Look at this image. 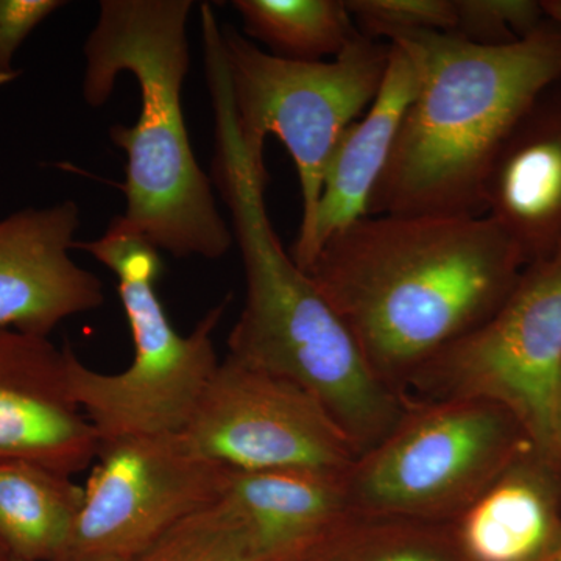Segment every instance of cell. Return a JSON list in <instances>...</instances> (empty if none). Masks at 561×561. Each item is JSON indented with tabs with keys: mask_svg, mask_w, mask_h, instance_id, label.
Returning <instances> with one entry per match:
<instances>
[{
	"mask_svg": "<svg viewBox=\"0 0 561 561\" xmlns=\"http://www.w3.org/2000/svg\"><path fill=\"white\" fill-rule=\"evenodd\" d=\"M526 265L485 214H378L328 239L305 272L405 397L427 362L501 308Z\"/></svg>",
	"mask_w": 561,
	"mask_h": 561,
	"instance_id": "6da1fadb",
	"label": "cell"
},
{
	"mask_svg": "<svg viewBox=\"0 0 561 561\" xmlns=\"http://www.w3.org/2000/svg\"><path fill=\"white\" fill-rule=\"evenodd\" d=\"M389 43L412 58L419 88L368 216H483L491 165L531 106L561 80L560 25L548 20L507 46L440 32L401 33Z\"/></svg>",
	"mask_w": 561,
	"mask_h": 561,
	"instance_id": "7a4b0ae2",
	"label": "cell"
},
{
	"mask_svg": "<svg viewBox=\"0 0 561 561\" xmlns=\"http://www.w3.org/2000/svg\"><path fill=\"white\" fill-rule=\"evenodd\" d=\"M192 0H102L84 41L83 99L101 108L121 73L140 92L133 127L110 138L127 154L124 217L158 250L175 257L220 260L234 238L221 217L213 181L203 172L184 119L181 92L190 72Z\"/></svg>",
	"mask_w": 561,
	"mask_h": 561,
	"instance_id": "3957f363",
	"label": "cell"
},
{
	"mask_svg": "<svg viewBox=\"0 0 561 561\" xmlns=\"http://www.w3.org/2000/svg\"><path fill=\"white\" fill-rule=\"evenodd\" d=\"M213 172L245 273L228 356L316 398L360 456L390 434L411 402L376 376L345 321L280 245L265 206L268 175L241 144L217 147Z\"/></svg>",
	"mask_w": 561,
	"mask_h": 561,
	"instance_id": "277c9868",
	"label": "cell"
},
{
	"mask_svg": "<svg viewBox=\"0 0 561 561\" xmlns=\"http://www.w3.org/2000/svg\"><path fill=\"white\" fill-rule=\"evenodd\" d=\"M117 276V291L130 324L131 364L121 373L92 370L68 351L73 398L103 443L136 435L180 432L219 367L214 332L228 300L210 309L190 335L173 328L157 294L160 250L125 220L114 217L95 241H77Z\"/></svg>",
	"mask_w": 561,
	"mask_h": 561,
	"instance_id": "5b68a950",
	"label": "cell"
},
{
	"mask_svg": "<svg viewBox=\"0 0 561 561\" xmlns=\"http://www.w3.org/2000/svg\"><path fill=\"white\" fill-rule=\"evenodd\" d=\"M221 51L251 161L265 169V140L276 136L297 168L301 224L291 251L300 250L311 234L332 151L381 90L390 44L360 35L332 61H294L261 50L225 25Z\"/></svg>",
	"mask_w": 561,
	"mask_h": 561,
	"instance_id": "8992f818",
	"label": "cell"
},
{
	"mask_svg": "<svg viewBox=\"0 0 561 561\" xmlns=\"http://www.w3.org/2000/svg\"><path fill=\"white\" fill-rule=\"evenodd\" d=\"M531 446L519 420L494 402L411 400L390 434L343 476L348 511L453 523Z\"/></svg>",
	"mask_w": 561,
	"mask_h": 561,
	"instance_id": "52a82bcc",
	"label": "cell"
},
{
	"mask_svg": "<svg viewBox=\"0 0 561 561\" xmlns=\"http://www.w3.org/2000/svg\"><path fill=\"white\" fill-rule=\"evenodd\" d=\"M560 386L561 245L526 265L501 308L427 362L409 382L405 397L500 404L519 420L535 448L553 461Z\"/></svg>",
	"mask_w": 561,
	"mask_h": 561,
	"instance_id": "ba28073f",
	"label": "cell"
},
{
	"mask_svg": "<svg viewBox=\"0 0 561 561\" xmlns=\"http://www.w3.org/2000/svg\"><path fill=\"white\" fill-rule=\"evenodd\" d=\"M65 561L131 560L216 504L231 468L192 451L180 432L103 443Z\"/></svg>",
	"mask_w": 561,
	"mask_h": 561,
	"instance_id": "9c48e42d",
	"label": "cell"
},
{
	"mask_svg": "<svg viewBox=\"0 0 561 561\" xmlns=\"http://www.w3.org/2000/svg\"><path fill=\"white\" fill-rule=\"evenodd\" d=\"M180 434L192 451L236 471L345 474L359 457L316 398L231 356L220 362Z\"/></svg>",
	"mask_w": 561,
	"mask_h": 561,
	"instance_id": "30bf717a",
	"label": "cell"
},
{
	"mask_svg": "<svg viewBox=\"0 0 561 561\" xmlns=\"http://www.w3.org/2000/svg\"><path fill=\"white\" fill-rule=\"evenodd\" d=\"M101 443L70 390L66 346L0 330V461L76 476L98 459Z\"/></svg>",
	"mask_w": 561,
	"mask_h": 561,
	"instance_id": "8fae6325",
	"label": "cell"
},
{
	"mask_svg": "<svg viewBox=\"0 0 561 561\" xmlns=\"http://www.w3.org/2000/svg\"><path fill=\"white\" fill-rule=\"evenodd\" d=\"M79 228L73 201L0 219V330L49 337L70 317L102 308V280L70 257Z\"/></svg>",
	"mask_w": 561,
	"mask_h": 561,
	"instance_id": "7c38bea8",
	"label": "cell"
},
{
	"mask_svg": "<svg viewBox=\"0 0 561 561\" xmlns=\"http://www.w3.org/2000/svg\"><path fill=\"white\" fill-rule=\"evenodd\" d=\"M549 92L513 130L483 187V214L527 265L561 245V95Z\"/></svg>",
	"mask_w": 561,
	"mask_h": 561,
	"instance_id": "4fadbf2b",
	"label": "cell"
},
{
	"mask_svg": "<svg viewBox=\"0 0 561 561\" xmlns=\"http://www.w3.org/2000/svg\"><path fill=\"white\" fill-rule=\"evenodd\" d=\"M390 44L389 66L381 90L364 114L351 124L332 151L324 171L311 234L290 251L301 271L311 265L332 236L368 216L373 192L390 160L405 111L415 99L419 72L408 51Z\"/></svg>",
	"mask_w": 561,
	"mask_h": 561,
	"instance_id": "5bb4252c",
	"label": "cell"
},
{
	"mask_svg": "<svg viewBox=\"0 0 561 561\" xmlns=\"http://www.w3.org/2000/svg\"><path fill=\"white\" fill-rule=\"evenodd\" d=\"M467 561H542L561 545V474L535 446L448 524Z\"/></svg>",
	"mask_w": 561,
	"mask_h": 561,
	"instance_id": "9a60e30c",
	"label": "cell"
},
{
	"mask_svg": "<svg viewBox=\"0 0 561 561\" xmlns=\"http://www.w3.org/2000/svg\"><path fill=\"white\" fill-rule=\"evenodd\" d=\"M343 476L300 468L231 470L221 497L261 561H305L350 515Z\"/></svg>",
	"mask_w": 561,
	"mask_h": 561,
	"instance_id": "2e32d148",
	"label": "cell"
},
{
	"mask_svg": "<svg viewBox=\"0 0 561 561\" xmlns=\"http://www.w3.org/2000/svg\"><path fill=\"white\" fill-rule=\"evenodd\" d=\"M83 500L72 476L0 461V545L14 560L65 561Z\"/></svg>",
	"mask_w": 561,
	"mask_h": 561,
	"instance_id": "e0dca14e",
	"label": "cell"
},
{
	"mask_svg": "<svg viewBox=\"0 0 561 561\" xmlns=\"http://www.w3.org/2000/svg\"><path fill=\"white\" fill-rule=\"evenodd\" d=\"M243 31L294 61H324L341 55L362 33L346 0H232Z\"/></svg>",
	"mask_w": 561,
	"mask_h": 561,
	"instance_id": "ac0fdd59",
	"label": "cell"
},
{
	"mask_svg": "<svg viewBox=\"0 0 561 561\" xmlns=\"http://www.w3.org/2000/svg\"><path fill=\"white\" fill-rule=\"evenodd\" d=\"M305 561H467L448 524L351 513Z\"/></svg>",
	"mask_w": 561,
	"mask_h": 561,
	"instance_id": "d6986e66",
	"label": "cell"
},
{
	"mask_svg": "<svg viewBox=\"0 0 561 561\" xmlns=\"http://www.w3.org/2000/svg\"><path fill=\"white\" fill-rule=\"evenodd\" d=\"M128 561H261L249 531L221 497Z\"/></svg>",
	"mask_w": 561,
	"mask_h": 561,
	"instance_id": "ffe728a7",
	"label": "cell"
},
{
	"mask_svg": "<svg viewBox=\"0 0 561 561\" xmlns=\"http://www.w3.org/2000/svg\"><path fill=\"white\" fill-rule=\"evenodd\" d=\"M457 25L454 35L479 46L518 43L548 22L541 2L535 0H454Z\"/></svg>",
	"mask_w": 561,
	"mask_h": 561,
	"instance_id": "44dd1931",
	"label": "cell"
},
{
	"mask_svg": "<svg viewBox=\"0 0 561 561\" xmlns=\"http://www.w3.org/2000/svg\"><path fill=\"white\" fill-rule=\"evenodd\" d=\"M362 35L391 39L401 33H453L457 25L454 0H346Z\"/></svg>",
	"mask_w": 561,
	"mask_h": 561,
	"instance_id": "7402d4cb",
	"label": "cell"
},
{
	"mask_svg": "<svg viewBox=\"0 0 561 561\" xmlns=\"http://www.w3.org/2000/svg\"><path fill=\"white\" fill-rule=\"evenodd\" d=\"M65 5L62 0H0V88L20 79L14 58L22 44Z\"/></svg>",
	"mask_w": 561,
	"mask_h": 561,
	"instance_id": "603a6c76",
	"label": "cell"
},
{
	"mask_svg": "<svg viewBox=\"0 0 561 561\" xmlns=\"http://www.w3.org/2000/svg\"><path fill=\"white\" fill-rule=\"evenodd\" d=\"M553 463L559 468L561 474V386L559 398H557L556 416H553Z\"/></svg>",
	"mask_w": 561,
	"mask_h": 561,
	"instance_id": "cb8c5ba5",
	"label": "cell"
},
{
	"mask_svg": "<svg viewBox=\"0 0 561 561\" xmlns=\"http://www.w3.org/2000/svg\"><path fill=\"white\" fill-rule=\"evenodd\" d=\"M541 3L548 20L561 27V0H545Z\"/></svg>",
	"mask_w": 561,
	"mask_h": 561,
	"instance_id": "d4e9b609",
	"label": "cell"
},
{
	"mask_svg": "<svg viewBox=\"0 0 561 561\" xmlns=\"http://www.w3.org/2000/svg\"><path fill=\"white\" fill-rule=\"evenodd\" d=\"M542 561H561V545Z\"/></svg>",
	"mask_w": 561,
	"mask_h": 561,
	"instance_id": "484cf974",
	"label": "cell"
},
{
	"mask_svg": "<svg viewBox=\"0 0 561 561\" xmlns=\"http://www.w3.org/2000/svg\"><path fill=\"white\" fill-rule=\"evenodd\" d=\"M11 557L10 553L7 552V549L3 548L2 545H0V561H10Z\"/></svg>",
	"mask_w": 561,
	"mask_h": 561,
	"instance_id": "4316f807",
	"label": "cell"
},
{
	"mask_svg": "<svg viewBox=\"0 0 561 561\" xmlns=\"http://www.w3.org/2000/svg\"><path fill=\"white\" fill-rule=\"evenodd\" d=\"M10 561H21V560L11 559ZM95 561H128V560H95Z\"/></svg>",
	"mask_w": 561,
	"mask_h": 561,
	"instance_id": "83f0119b",
	"label": "cell"
}]
</instances>
